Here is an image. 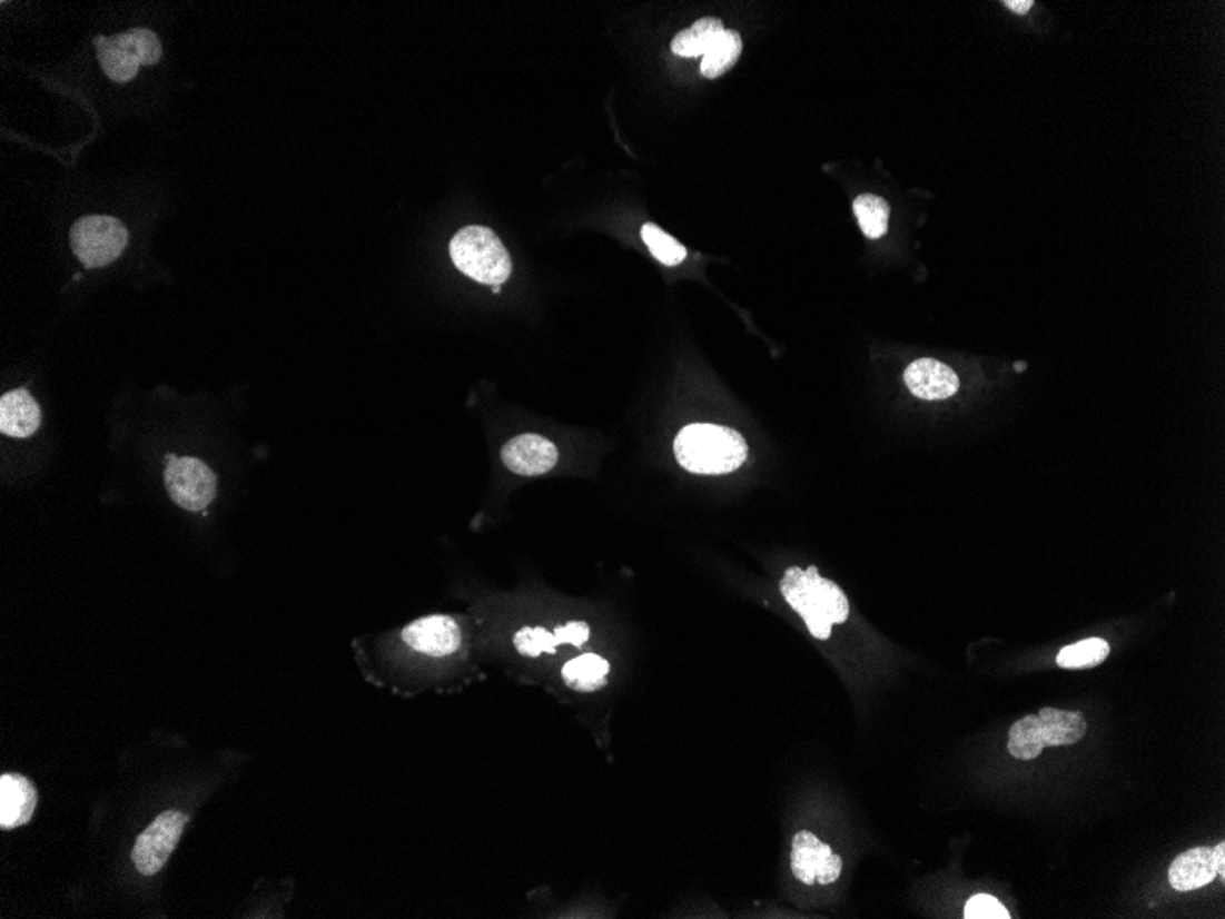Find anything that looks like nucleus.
Returning a JSON list of instances; mask_svg holds the SVG:
<instances>
[{
    "instance_id": "17",
    "label": "nucleus",
    "mask_w": 1225,
    "mask_h": 919,
    "mask_svg": "<svg viewBox=\"0 0 1225 919\" xmlns=\"http://www.w3.org/2000/svg\"><path fill=\"white\" fill-rule=\"evenodd\" d=\"M741 50H743V41L741 36L734 30H725L715 39L714 45L704 52L703 59H701V76L707 79H715L729 72L738 59H740Z\"/></svg>"
},
{
    "instance_id": "5",
    "label": "nucleus",
    "mask_w": 1225,
    "mask_h": 919,
    "mask_svg": "<svg viewBox=\"0 0 1225 919\" xmlns=\"http://www.w3.org/2000/svg\"><path fill=\"white\" fill-rule=\"evenodd\" d=\"M129 231L121 220L109 215H89L70 230V246L87 268H100L116 261L126 250Z\"/></svg>"
},
{
    "instance_id": "12",
    "label": "nucleus",
    "mask_w": 1225,
    "mask_h": 919,
    "mask_svg": "<svg viewBox=\"0 0 1225 919\" xmlns=\"http://www.w3.org/2000/svg\"><path fill=\"white\" fill-rule=\"evenodd\" d=\"M37 806L33 783L17 773L0 777V828L13 830L32 819Z\"/></svg>"
},
{
    "instance_id": "11",
    "label": "nucleus",
    "mask_w": 1225,
    "mask_h": 919,
    "mask_svg": "<svg viewBox=\"0 0 1225 919\" xmlns=\"http://www.w3.org/2000/svg\"><path fill=\"white\" fill-rule=\"evenodd\" d=\"M905 382L916 397L923 401H944L958 392L960 381L949 366L933 358H919L905 372Z\"/></svg>"
},
{
    "instance_id": "6",
    "label": "nucleus",
    "mask_w": 1225,
    "mask_h": 919,
    "mask_svg": "<svg viewBox=\"0 0 1225 919\" xmlns=\"http://www.w3.org/2000/svg\"><path fill=\"white\" fill-rule=\"evenodd\" d=\"M169 460L171 461L167 463L164 474L169 497L186 511H204L217 496V476L214 471L194 457Z\"/></svg>"
},
{
    "instance_id": "4",
    "label": "nucleus",
    "mask_w": 1225,
    "mask_h": 919,
    "mask_svg": "<svg viewBox=\"0 0 1225 919\" xmlns=\"http://www.w3.org/2000/svg\"><path fill=\"white\" fill-rule=\"evenodd\" d=\"M450 254L457 270L474 281L497 287L512 273L508 251L500 237L485 226H466L450 243Z\"/></svg>"
},
{
    "instance_id": "25",
    "label": "nucleus",
    "mask_w": 1225,
    "mask_h": 919,
    "mask_svg": "<svg viewBox=\"0 0 1225 919\" xmlns=\"http://www.w3.org/2000/svg\"><path fill=\"white\" fill-rule=\"evenodd\" d=\"M556 643L571 644V646H584L590 641V626L585 622H569L565 626L554 630Z\"/></svg>"
},
{
    "instance_id": "24",
    "label": "nucleus",
    "mask_w": 1225,
    "mask_h": 919,
    "mask_svg": "<svg viewBox=\"0 0 1225 919\" xmlns=\"http://www.w3.org/2000/svg\"><path fill=\"white\" fill-rule=\"evenodd\" d=\"M965 919H1009V910L989 893H976L965 905Z\"/></svg>"
},
{
    "instance_id": "27",
    "label": "nucleus",
    "mask_w": 1225,
    "mask_h": 919,
    "mask_svg": "<svg viewBox=\"0 0 1225 919\" xmlns=\"http://www.w3.org/2000/svg\"><path fill=\"white\" fill-rule=\"evenodd\" d=\"M1004 4H1006L1009 10L1017 11V13H1027V11L1031 10L1033 2L1031 0H1006Z\"/></svg>"
},
{
    "instance_id": "16",
    "label": "nucleus",
    "mask_w": 1225,
    "mask_h": 919,
    "mask_svg": "<svg viewBox=\"0 0 1225 919\" xmlns=\"http://www.w3.org/2000/svg\"><path fill=\"white\" fill-rule=\"evenodd\" d=\"M725 32L723 22L715 17L699 19L692 27L679 32L672 41V52L681 58H698L714 45L715 39Z\"/></svg>"
},
{
    "instance_id": "28",
    "label": "nucleus",
    "mask_w": 1225,
    "mask_h": 919,
    "mask_svg": "<svg viewBox=\"0 0 1225 919\" xmlns=\"http://www.w3.org/2000/svg\"><path fill=\"white\" fill-rule=\"evenodd\" d=\"M1026 367H1027L1026 362H1018L1017 366H1015V369H1017V372L1020 373V372H1024V369H1026Z\"/></svg>"
},
{
    "instance_id": "8",
    "label": "nucleus",
    "mask_w": 1225,
    "mask_h": 919,
    "mask_svg": "<svg viewBox=\"0 0 1225 919\" xmlns=\"http://www.w3.org/2000/svg\"><path fill=\"white\" fill-rule=\"evenodd\" d=\"M791 870L803 885H831L840 878L842 859L811 831H798L791 850Z\"/></svg>"
},
{
    "instance_id": "2",
    "label": "nucleus",
    "mask_w": 1225,
    "mask_h": 919,
    "mask_svg": "<svg viewBox=\"0 0 1225 919\" xmlns=\"http://www.w3.org/2000/svg\"><path fill=\"white\" fill-rule=\"evenodd\" d=\"M673 452L686 471L720 476L738 471L745 463L749 446L735 429L718 424H690L679 432Z\"/></svg>"
},
{
    "instance_id": "14",
    "label": "nucleus",
    "mask_w": 1225,
    "mask_h": 919,
    "mask_svg": "<svg viewBox=\"0 0 1225 919\" xmlns=\"http://www.w3.org/2000/svg\"><path fill=\"white\" fill-rule=\"evenodd\" d=\"M1218 870H1216V857L1213 848L1199 847L1185 851L1174 859L1168 868V881L1170 887L1178 892H1191L1196 888L1213 883Z\"/></svg>"
},
{
    "instance_id": "9",
    "label": "nucleus",
    "mask_w": 1225,
    "mask_h": 919,
    "mask_svg": "<svg viewBox=\"0 0 1225 919\" xmlns=\"http://www.w3.org/2000/svg\"><path fill=\"white\" fill-rule=\"evenodd\" d=\"M402 639L407 646L429 658H448L463 643L461 628L448 615H429L404 628Z\"/></svg>"
},
{
    "instance_id": "15",
    "label": "nucleus",
    "mask_w": 1225,
    "mask_h": 919,
    "mask_svg": "<svg viewBox=\"0 0 1225 919\" xmlns=\"http://www.w3.org/2000/svg\"><path fill=\"white\" fill-rule=\"evenodd\" d=\"M610 674V663L596 653H584L571 659L562 669V678L571 689L579 692H595L605 686Z\"/></svg>"
},
{
    "instance_id": "21",
    "label": "nucleus",
    "mask_w": 1225,
    "mask_h": 919,
    "mask_svg": "<svg viewBox=\"0 0 1225 919\" xmlns=\"http://www.w3.org/2000/svg\"><path fill=\"white\" fill-rule=\"evenodd\" d=\"M112 39H115L118 47L131 53L138 63L146 65V67L157 65L162 58V42L158 39L157 33H152L151 30L135 28V30L120 33V36H115Z\"/></svg>"
},
{
    "instance_id": "26",
    "label": "nucleus",
    "mask_w": 1225,
    "mask_h": 919,
    "mask_svg": "<svg viewBox=\"0 0 1225 919\" xmlns=\"http://www.w3.org/2000/svg\"><path fill=\"white\" fill-rule=\"evenodd\" d=\"M1213 850H1215L1216 870H1218V878H1221L1222 881H1224V879H1225V844H1224V842H1218V844H1216V847L1213 848Z\"/></svg>"
},
{
    "instance_id": "1",
    "label": "nucleus",
    "mask_w": 1225,
    "mask_h": 919,
    "mask_svg": "<svg viewBox=\"0 0 1225 919\" xmlns=\"http://www.w3.org/2000/svg\"><path fill=\"white\" fill-rule=\"evenodd\" d=\"M780 591L789 606L802 616L813 638L824 641L833 624H842L850 616V602L839 585L820 576L811 565L808 571L791 567L780 582Z\"/></svg>"
},
{
    "instance_id": "18",
    "label": "nucleus",
    "mask_w": 1225,
    "mask_h": 919,
    "mask_svg": "<svg viewBox=\"0 0 1225 919\" xmlns=\"http://www.w3.org/2000/svg\"><path fill=\"white\" fill-rule=\"evenodd\" d=\"M95 45L101 69L116 83H127L138 73L140 63L132 58L131 53L118 47L112 37L98 36Z\"/></svg>"
},
{
    "instance_id": "23",
    "label": "nucleus",
    "mask_w": 1225,
    "mask_h": 919,
    "mask_svg": "<svg viewBox=\"0 0 1225 919\" xmlns=\"http://www.w3.org/2000/svg\"><path fill=\"white\" fill-rule=\"evenodd\" d=\"M514 646L517 652L527 658H537L542 653H554L559 643L554 633L549 632L545 628H522L520 632L514 635Z\"/></svg>"
},
{
    "instance_id": "10",
    "label": "nucleus",
    "mask_w": 1225,
    "mask_h": 919,
    "mask_svg": "<svg viewBox=\"0 0 1225 919\" xmlns=\"http://www.w3.org/2000/svg\"><path fill=\"white\" fill-rule=\"evenodd\" d=\"M501 461L517 476H543L559 463V448L537 434H522L501 449Z\"/></svg>"
},
{
    "instance_id": "7",
    "label": "nucleus",
    "mask_w": 1225,
    "mask_h": 919,
    "mask_svg": "<svg viewBox=\"0 0 1225 919\" xmlns=\"http://www.w3.org/2000/svg\"><path fill=\"white\" fill-rule=\"evenodd\" d=\"M188 817L180 811H166L152 820V824L136 839L131 857L138 872L155 876L162 870L172 850L177 848Z\"/></svg>"
},
{
    "instance_id": "13",
    "label": "nucleus",
    "mask_w": 1225,
    "mask_h": 919,
    "mask_svg": "<svg viewBox=\"0 0 1225 919\" xmlns=\"http://www.w3.org/2000/svg\"><path fill=\"white\" fill-rule=\"evenodd\" d=\"M41 426V408L28 389H13L0 398V432L16 439L32 437Z\"/></svg>"
},
{
    "instance_id": "3",
    "label": "nucleus",
    "mask_w": 1225,
    "mask_h": 919,
    "mask_svg": "<svg viewBox=\"0 0 1225 919\" xmlns=\"http://www.w3.org/2000/svg\"><path fill=\"white\" fill-rule=\"evenodd\" d=\"M1085 715L1046 706L1038 714L1024 715L1009 729L1007 749L1017 760H1035L1046 748L1074 745L1086 737Z\"/></svg>"
},
{
    "instance_id": "20",
    "label": "nucleus",
    "mask_w": 1225,
    "mask_h": 919,
    "mask_svg": "<svg viewBox=\"0 0 1225 919\" xmlns=\"http://www.w3.org/2000/svg\"><path fill=\"white\" fill-rule=\"evenodd\" d=\"M1110 655V644L1103 639H1085L1080 643L1071 644L1060 650L1057 655V664L1060 669L1079 670L1091 669L1103 663Z\"/></svg>"
},
{
    "instance_id": "22",
    "label": "nucleus",
    "mask_w": 1225,
    "mask_h": 919,
    "mask_svg": "<svg viewBox=\"0 0 1225 919\" xmlns=\"http://www.w3.org/2000/svg\"><path fill=\"white\" fill-rule=\"evenodd\" d=\"M642 240L646 243L652 256L666 267H678L689 256L683 245H679L678 240L652 223L642 226Z\"/></svg>"
},
{
    "instance_id": "19",
    "label": "nucleus",
    "mask_w": 1225,
    "mask_h": 919,
    "mask_svg": "<svg viewBox=\"0 0 1225 919\" xmlns=\"http://www.w3.org/2000/svg\"><path fill=\"white\" fill-rule=\"evenodd\" d=\"M853 214L859 220L862 234L868 239H881L887 234L888 220H890V206L887 200L877 195H861L853 202Z\"/></svg>"
}]
</instances>
